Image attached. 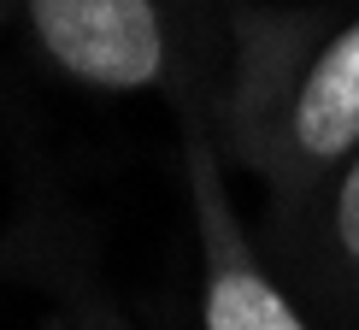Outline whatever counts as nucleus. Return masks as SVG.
I'll list each match as a JSON object with an SVG mask.
<instances>
[{
	"instance_id": "1",
	"label": "nucleus",
	"mask_w": 359,
	"mask_h": 330,
	"mask_svg": "<svg viewBox=\"0 0 359 330\" xmlns=\"http://www.w3.org/2000/svg\"><path fill=\"white\" fill-rule=\"evenodd\" d=\"M212 130L271 189L277 224L294 218L359 154V12L318 24L301 12H236V53Z\"/></svg>"
},
{
	"instance_id": "2",
	"label": "nucleus",
	"mask_w": 359,
	"mask_h": 330,
	"mask_svg": "<svg viewBox=\"0 0 359 330\" xmlns=\"http://www.w3.org/2000/svg\"><path fill=\"white\" fill-rule=\"evenodd\" d=\"M29 41L59 77L100 95L159 88L177 107L218 100L206 88L201 0H24Z\"/></svg>"
},
{
	"instance_id": "3",
	"label": "nucleus",
	"mask_w": 359,
	"mask_h": 330,
	"mask_svg": "<svg viewBox=\"0 0 359 330\" xmlns=\"http://www.w3.org/2000/svg\"><path fill=\"white\" fill-rule=\"evenodd\" d=\"M177 112H183V177H189L194 236H201V324L206 330H312L230 206L212 100H183Z\"/></svg>"
},
{
	"instance_id": "4",
	"label": "nucleus",
	"mask_w": 359,
	"mask_h": 330,
	"mask_svg": "<svg viewBox=\"0 0 359 330\" xmlns=\"http://www.w3.org/2000/svg\"><path fill=\"white\" fill-rule=\"evenodd\" d=\"M289 272L330 319H359V154L324 183L294 218L277 224Z\"/></svg>"
}]
</instances>
